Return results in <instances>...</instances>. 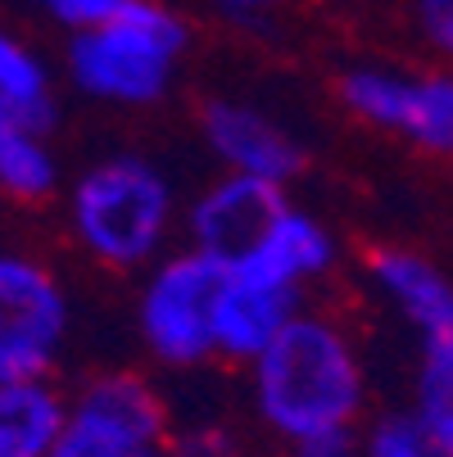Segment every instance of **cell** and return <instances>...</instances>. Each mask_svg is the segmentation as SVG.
<instances>
[{"label": "cell", "instance_id": "obj_10", "mask_svg": "<svg viewBox=\"0 0 453 457\" xmlns=\"http://www.w3.org/2000/svg\"><path fill=\"white\" fill-rule=\"evenodd\" d=\"M372 286L422 336V345L453 336V281L431 258L413 249H381L372 253Z\"/></svg>", "mask_w": 453, "mask_h": 457}, {"label": "cell", "instance_id": "obj_5", "mask_svg": "<svg viewBox=\"0 0 453 457\" xmlns=\"http://www.w3.org/2000/svg\"><path fill=\"white\" fill-rule=\"evenodd\" d=\"M50 457H168V412L155 385L105 371L69 399Z\"/></svg>", "mask_w": 453, "mask_h": 457}, {"label": "cell", "instance_id": "obj_9", "mask_svg": "<svg viewBox=\"0 0 453 457\" xmlns=\"http://www.w3.org/2000/svg\"><path fill=\"white\" fill-rule=\"evenodd\" d=\"M200 132L227 172L290 186V177H299L304 168V145L295 141V132L249 100H231V96L209 100L200 113Z\"/></svg>", "mask_w": 453, "mask_h": 457}, {"label": "cell", "instance_id": "obj_1", "mask_svg": "<svg viewBox=\"0 0 453 457\" xmlns=\"http://www.w3.org/2000/svg\"><path fill=\"white\" fill-rule=\"evenodd\" d=\"M249 389L258 421L295 453L349 439L367 408V376L345 326L304 308L249 362Z\"/></svg>", "mask_w": 453, "mask_h": 457}, {"label": "cell", "instance_id": "obj_8", "mask_svg": "<svg viewBox=\"0 0 453 457\" xmlns=\"http://www.w3.org/2000/svg\"><path fill=\"white\" fill-rule=\"evenodd\" d=\"M286 209H290L286 186L222 172L214 186H205L196 195V204L186 213L190 249H200L205 258L222 263L227 272H240Z\"/></svg>", "mask_w": 453, "mask_h": 457}, {"label": "cell", "instance_id": "obj_15", "mask_svg": "<svg viewBox=\"0 0 453 457\" xmlns=\"http://www.w3.org/2000/svg\"><path fill=\"white\" fill-rule=\"evenodd\" d=\"M59 190V159L41 127L0 118V195L19 204H41Z\"/></svg>", "mask_w": 453, "mask_h": 457}, {"label": "cell", "instance_id": "obj_19", "mask_svg": "<svg viewBox=\"0 0 453 457\" xmlns=\"http://www.w3.org/2000/svg\"><path fill=\"white\" fill-rule=\"evenodd\" d=\"M168 457H240V453L222 426H190L168 439Z\"/></svg>", "mask_w": 453, "mask_h": 457}, {"label": "cell", "instance_id": "obj_23", "mask_svg": "<svg viewBox=\"0 0 453 457\" xmlns=\"http://www.w3.org/2000/svg\"><path fill=\"white\" fill-rule=\"evenodd\" d=\"M422 5H453V0H422Z\"/></svg>", "mask_w": 453, "mask_h": 457}, {"label": "cell", "instance_id": "obj_20", "mask_svg": "<svg viewBox=\"0 0 453 457\" xmlns=\"http://www.w3.org/2000/svg\"><path fill=\"white\" fill-rule=\"evenodd\" d=\"M422 32L453 63V5H422Z\"/></svg>", "mask_w": 453, "mask_h": 457}, {"label": "cell", "instance_id": "obj_17", "mask_svg": "<svg viewBox=\"0 0 453 457\" xmlns=\"http://www.w3.org/2000/svg\"><path fill=\"white\" fill-rule=\"evenodd\" d=\"M358 457H440V448L426 435V426L413 412H404V417H381L358 439Z\"/></svg>", "mask_w": 453, "mask_h": 457}, {"label": "cell", "instance_id": "obj_2", "mask_svg": "<svg viewBox=\"0 0 453 457\" xmlns=\"http://www.w3.org/2000/svg\"><path fill=\"white\" fill-rule=\"evenodd\" d=\"M177 200L159 163L141 154H109L91 163L69 190V231L100 268H150L172 236Z\"/></svg>", "mask_w": 453, "mask_h": 457}, {"label": "cell", "instance_id": "obj_11", "mask_svg": "<svg viewBox=\"0 0 453 457\" xmlns=\"http://www.w3.org/2000/svg\"><path fill=\"white\" fill-rule=\"evenodd\" d=\"M299 308H304L299 290L258 281L245 272H227L218 299V358L254 362Z\"/></svg>", "mask_w": 453, "mask_h": 457}, {"label": "cell", "instance_id": "obj_14", "mask_svg": "<svg viewBox=\"0 0 453 457\" xmlns=\"http://www.w3.org/2000/svg\"><path fill=\"white\" fill-rule=\"evenodd\" d=\"M0 118L41 132H50L55 118V78L46 59L10 28H0Z\"/></svg>", "mask_w": 453, "mask_h": 457}, {"label": "cell", "instance_id": "obj_16", "mask_svg": "<svg viewBox=\"0 0 453 457\" xmlns=\"http://www.w3.org/2000/svg\"><path fill=\"white\" fill-rule=\"evenodd\" d=\"M426 435L435 439L440 457H453V380L444 371V358L435 349H422V371H417V412H413Z\"/></svg>", "mask_w": 453, "mask_h": 457}, {"label": "cell", "instance_id": "obj_21", "mask_svg": "<svg viewBox=\"0 0 453 457\" xmlns=\"http://www.w3.org/2000/svg\"><path fill=\"white\" fill-rule=\"evenodd\" d=\"M200 5H209V10H218V14H231V19H254V14L273 10L277 0H200Z\"/></svg>", "mask_w": 453, "mask_h": 457}, {"label": "cell", "instance_id": "obj_6", "mask_svg": "<svg viewBox=\"0 0 453 457\" xmlns=\"http://www.w3.org/2000/svg\"><path fill=\"white\" fill-rule=\"evenodd\" d=\"M340 104L422 154L453 159V73H413L395 63H354L340 73Z\"/></svg>", "mask_w": 453, "mask_h": 457}, {"label": "cell", "instance_id": "obj_7", "mask_svg": "<svg viewBox=\"0 0 453 457\" xmlns=\"http://www.w3.org/2000/svg\"><path fill=\"white\" fill-rule=\"evenodd\" d=\"M73 331V303L32 253L0 249V380L46 376Z\"/></svg>", "mask_w": 453, "mask_h": 457}, {"label": "cell", "instance_id": "obj_12", "mask_svg": "<svg viewBox=\"0 0 453 457\" xmlns=\"http://www.w3.org/2000/svg\"><path fill=\"white\" fill-rule=\"evenodd\" d=\"M331 268H336V236L322 227L313 213H304V209L290 204L273 222L268 240L258 245V253L249 258L240 272L304 295V286H313L317 277H327Z\"/></svg>", "mask_w": 453, "mask_h": 457}, {"label": "cell", "instance_id": "obj_4", "mask_svg": "<svg viewBox=\"0 0 453 457\" xmlns=\"http://www.w3.org/2000/svg\"><path fill=\"white\" fill-rule=\"evenodd\" d=\"M227 268L200 249L155 258L137 295V331L164 367H200L218 358V299Z\"/></svg>", "mask_w": 453, "mask_h": 457}, {"label": "cell", "instance_id": "obj_3", "mask_svg": "<svg viewBox=\"0 0 453 457\" xmlns=\"http://www.w3.org/2000/svg\"><path fill=\"white\" fill-rule=\"evenodd\" d=\"M186 54V23L159 0H127L100 28L69 37V78L87 100L113 109L159 104Z\"/></svg>", "mask_w": 453, "mask_h": 457}, {"label": "cell", "instance_id": "obj_18", "mask_svg": "<svg viewBox=\"0 0 453 457\" xmlns=\"http://www.w3.org/2000/svg\"><path fill=\"white\" fill-rule=\"evenodd\" d=\"M23 5H32L37 14H46L50 23H59L63 32H87V28H100L109 23L113 14L127 10V0H23Z\"/></svg>", "mask_w": 453, "mask_h": 457}, {"label": "cell", "instance_id": "obj_13", "mask_svg": "<svg viewBox=\"0 0 453 457\" xmlns=\"http://www.w3.org/2000/svg\"><path fill=\"white\" fill-rule=\"evenodd\" d=\"M69 399L46 380H0V457H50Z\"/></svg>", "mask_w": 453, "mask_h": 457}, {"label": "cell", "instance_id": "obj_22", "mask_svg": "<svg viewBox=\"0 0 453 457\" xmlns=\"http://www.w3.org/2000/svg\"><path fill=\"white\" fill-rule=\"evenodd\" d=\"M422 349H435V353L444 358V371H449V380H453V336H449V340H440V345H422Z\"/></svg>", "mask_w": 453, "mask_h": 457}]
</instances>
